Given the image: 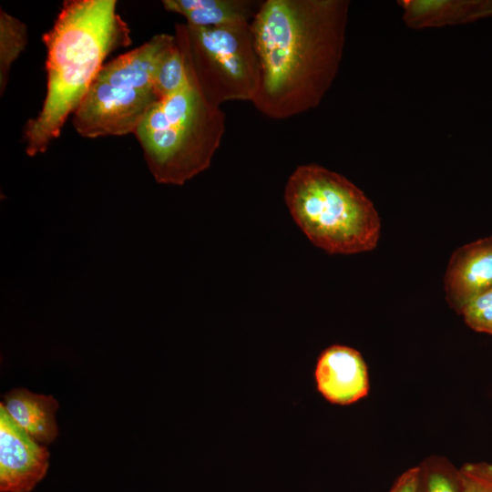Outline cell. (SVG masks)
Masks as SVG:
<instances>
[{"instance_id": "cell-1", "label": "cell", "mask_w": 492, "mask_h": 492, "mask_svg": "<svg viewBox=\"0 0 492 492\" xmlns=\"http://www.w3.org/2000/svg\"><path fill=\"white\" fill-rule=\"evenodd\" d=\"M347 0H266L251 26L261 80L254 107L274 119L316 108L338 73Z\"/></svg>"}, {"instance_id": "cell-2", "label": "cell", "mask_w": 492, "mask_h": 492, "mask_svg": "<svg viewBox=\"0 0 492 492\" xmlns=\"http://www.w3.org/2000/svg\"><path fill=\"white\" fill-rule=\"evenodd\" d=\"M115 0L66 1L53 27L43 36L46 46V96L37 117L25 128L26 151L43 153L75 113L109 53L131 43L128 25Z\"/></svg>"}, {"instance_id": "cell-3", "label": "cell", "mask_w": 492, "mask_h": 492, "mask_svg": "<svg viewBox=\"0 0 492 492\" xmlns=\"http://www.w3.org/2000/svg\"><path fill=\"white\" fill-rule=\"evenodd\" d=\"M190 79L157 102L134 132L159 183L182 185L207 169L225 131L224 112Z\"/></svg>"}, {"instance_id": "cell-4", "label": "cell", "mask_w": 492, "mask_h": 492, "mask_svg": "<svg viewBox=\"0 0 492 492\" xmlns=\"http://www.w3.org/2000/svg\"><path fill=\"white\" fill-rule=\"evenodd\" d=\"M284 200L310 241L331 254L375 248L380 218L365 194L343 176L317 164L301 165L289 177Z\"/></svg>"}, {"instance_id": "cell-5", "label": "cell", "mask_w": 492, "mask_h": 492, "mask_svg": "<svg viewBox=\"0 0 492 492\" xmlns=\"http://www.w3.org/2000/svg\"><path fill=\"white\" fill-rule=\"evenodd\" d=\"M175 43V36L158 34L104 65L74 113L77 132L90 138L134 134L160 100L155 85L157 70Z\"/></svg>"}, {"instance_id": "cell-6", "label": "cell", "mask_w": 492, "mask_h": 492, "mask_svg": "<svg viewBox=\"0 0 492 492\" xmlns=\"http://www.w3.org/2000/svg\"><path fill=\"white\" fill-rule=\"evenodd\" d=\"M251 23L217 27L175 26L189 77L208 100L253 101L261 80Z\"/></svg>"}, {"instance_id": "cell-7", "label": "cell", "mask_w": 492, "mask_h": 492, "mask_svg": "<svg viewBox=\"0 0 492 492\" xmlns=\"http://www.w3.org/2000/svg\"><path fill=\"white\" fill-rule=\"evenodd\" d=\"M49 453L0 404V491L30 492L46 476Z\"/></svg>"}, {"instance_id": "cell-8", "label": "cell", "mask_w": 492, "mask_h": 492, "mask_svg": "<svg viewBox=\"0 0 492 492\" xmlns=\"http://www.w3.org/2000/svg\"><path fill=\"white\" fill-rule=\"evenodd\" d=\"M314 380L318 392L334 405L354 404L369 391L368 370L363 356L344 345H332L321 353Z\"/></svg>"}, {"instance_id": "cell-9", "label": "cell", "mask_w": 492, "mask_h": 492, "mask_svg": "<svg viewBox=\"0 0 492 492\" xmlns=\"http://www.w3.org/2000/svg\"><path fill=\"white\" fill-rule=\"evenodd\" d=\"M444 287L446 302L460 314L471 300L492 289V236L463 245L453 252Z\"/></svg>"}, {"instance_id": "cell-10", "label": "cell", "mask_w": 492, "mask_h": 492, "mask_svg": "<svg viewBox=\"0 0 492 492\" xmlns=\"http://www.w3.org/2000/svg\"><path fill=\"white\" fill-rule=\"evenodd\" d=\"M405 24L413 29L456 26L492 15L489 0H400Z\"/></svg>"}, {"instance_id": "cell-11", "label": "cell", "mask_w": 492, "mask_h": 492, "mask_svg": "<svg viewBox=\"0 0 492 492\" xmlns=\"http://www.w3.org/2000/svg\"><path fill=\"white\" fill-rule=\"evenodd\" d=\"M262 1L251 0H164L167 11L183 15L196 27H217L251 23Z\"/></svg>"}, {"instance_id": "cell-12", "label": "cell", "mask_w": 492, "mask_h": 492, "mask_svg": "<svg viewBox=\"0 0 492 492\" xmlns=\"http://www.w3.org/2000/svg\"><path fill=\"white\" fill-rule=\"evenodd\" d=\"M4 399L10 416L36 442L49 444L56 439L57 425L55 414L58 403L53 396L15 388Z\"/></svg>"}, {"instance_id": "cell-13", "label": "cell", "mask_w": 492, "mask_h": 492, "mask_svg": "<svg viewBox=\"0 0 492 492\" xmlns=\"http://www.w3.org/2000/svg\"><path fill=\"white\" fill-rule=\"evenodd\" d=\"M26 44V26L5 11L0 12V86L5 91L13 62Z\"/></svg>"}, {"instance_id": "cell-14", "label": "cell", "mask_w": 492, "mask_h": 492, "mask_svg": "<svg viewBox=\"0 0 492 492\" xmlns=\"http://www.w3.org/2000/svg\"><path fill=\"white\" fill-rule=\"evenodd\" d=\"M419 467L421 492H461L459 469L446 457L431 456Z\"/></svg>"}, {"instance_id": "cell-15", "label": "cell", "mask_w": 492, "mask_h": 492, "mask_svg": "<svg viewBox=\"0 0 492 492\" xmlns=\"http://www.w3.org/2000/svg\"><path fill=\"white\" fill-rule=\"evenodd\" d=\"M190 83L185 58L176 40L159 63L156 74V90L162 99L183 89Z\"/></svg>"}, {"instance_id": "cell-16", "label": "cell", "mask_w": 492, "mask_h": 492, "mask_svg": "<svg viewBox=\"0 0 492 492\" xmlns=\"http://www.w3.org/2000/svg\"><path fill=\"white\" fill-rule=\"evenodd\" d=\"M461 314L471 329L492 334V289L471 300Z\"/></svg>"}, {"instance_id": "cell-17", "label": "cell", "mask_w": 492, "mask_h": 492, "mask_svg": "<svg viewBox=\"0 0 492 492\" xmlns=\"http://www.w3.org/2000/svg\"><path fill=\"white\" fill-rule=\"evenodd\" d=\"M461 492H492V464L466 463L459 468Z\"/></svg>"}, {"instance_id": "cell-18", "label": "cell", "mask_w": 492, "mask_h": 492, "mask_svg": "<svg viewBox=\"0 0 492 492\" xmlns=\"http://www.w3.org/2000/svg\"><path fill=\"white\" fill-rule=\"evenodd\" d=\"M389 492H421L419 466L404 472L395 480Z\"/></svg>"}]
</instances>
